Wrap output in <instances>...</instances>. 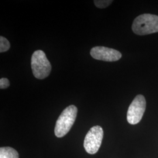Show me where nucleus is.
<instances>
[{
	"label": "nucleus",
	"instance_id": "obj_10",
	"mask_svg": "<svg viewBox=\"0 0 158 158\" xmlns=\"http://www.w3.org/2000/svg\"><path fill=\"white\" fill-rule=\"evenodd\" d=\"M10 85L9 80L6 78L0 79V88L1 89H5L8 88Z\"/></svg>",
	"mask_w": 158,
	"mask_h": 158
},
{
	"label": "nucleus",
	"instance_id": "obj_1",
	"mask_svg": "<svg viewBox=\"0 0 158 158\" xmlns=\"http://www.w3.org/2000/svg\"><path fill=\"white\" fill-rule=\"evenodd\" d=\"M132 29L138 35H145L158 32V16L144 14L139 15L134 19Z\"/></svg>",
	"mask_w": 158,
	"mask_h": 158
},
{
	"label": "nucleus",
	"instance_id": "obj_2",
	"mask_svg": "<svg viewBox=\"0 0 158 158\" xmlns=\"http://www.w3.org/2000/svg\"><path fill=\"white\" fill-rule=\"evenodd\" d=\"M77 114V108L71 105L66 108L57 119L55 128V135L62 138L66 135L72 127Z\"/></svg>",
	"mask_w": 158,
	"mask_h": 158
},
{
	"label": "nucleus",
	"instance_id": "obj_9",
	"mask_svg": "<svg viewBox=\"0 0 158 158\" xmlns=\"http://www.w3.org/2000/svg\"><path fill=\"white\" fill-rule=\"evenodd\" d=\"M95 6L99 8H105L110 6L112 2V0H95L94 1Z\"/></svg>",
	"mask_w": 158,
	"mask_h": 158
},
{
	"label": "nucleus",
	"instance_id": "obj_4",
	"mask_svg": "<svg viewBox=\"0 0 158 158\" xmlns=\"http://www.w3.org/2000/svg\"><path fill=\"white\" fill-rule=\"evenodd\" d=\"M104 132L100 126L93 127L86 134L84 141L85 150L89 154H95L101 147Z\"/></svg>",
	"mask_w": 158,
	"mask_h": 158
},
{
	"label": "nucleus",
	"instance_id": "obj_7",
	"mask_svg": "<svg viewBox=\"0 0 158 158\" xmlns=\"http://www.w3.org/2000/svg\"><path fill=\"white\" fill-rule=\"evenodd\" d=\"M0 158H19V154L12 148L1 147L0 148Z\"/></svg>",
	"mask_w": 158,
	"mask_h": 158
},
{
	"label": "nucleus",
	"instance_id": "obj_5",
	"mask_svg": "<svg viewBox=\"0 0 158 158\" xmlns=\"http://www.w3.org/2000/svg\"><path fill=\"white\" fill-rule=\"evenodd\" d=\"M146 105L144 96L141 94L136 96L130 104L127 112V121L130 124L135 125L141 121L146 109Z\"/></svg>",
	"mask_w": 158,
	"mask_h": 158
},
{
	"label": "nucleus",
	"instance_id": "obj_8",
	"mask_svg": "<svg viewBox=\"0 0 158 158\" xmlns=\"http://www.w3.org/2000/svg\"><path fill=\"white\" fill-rule=\"evenodd\" d=\"M10 43L8 40L6 39V38L1 36H0V52H5L6 51H8L10 48Z\"/></svg>",
	"mask_w": 158,
	"mask_h": 158
},
{
	"label": "nucleus",
	"instance_id": "obj_6",
	"mask_svg": "<svg viewBox=\"0 0 158 158\" xmlns=\"http://www.w3.org/2000/svg\"><path fill=\"white\" fill-rule=\"evenodd\" d=\"M90 55L96 60L106 62H115L122 57V54L119 51L104 46L93 48L91 49Z\"/></svg>",
	"mask_w": 158,
	"mask_h": 158
},
{
	"label": "nucleus",
	"instance_id": "obj_3",
	"mask_svg": "<svg viewBox=\"0 0 158 158\" xmlns=\"http://www.w3.org/2000/svg\"><path fill=\"white\" fill-rule=\"evenodd\" d=\"M31 68L36 79H45L50 74L52 70L51 63L44 51L38 50L34 52L31 57Z\"/></svg>",
	"mask_w": 158,
	"mask_h": 158
}]
</instances>
